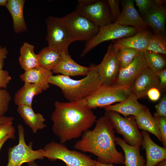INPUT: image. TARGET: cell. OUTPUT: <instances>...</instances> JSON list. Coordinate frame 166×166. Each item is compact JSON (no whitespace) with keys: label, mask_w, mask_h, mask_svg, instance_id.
Wrapping results in <instances>:
<instances>
[{"label":"cell","mask_w":166,"mask_h":166,"mask_svg":"<svg viewBox=\"0 0 166 166\" xmlns=\"http://www.w3.org/2000/svg\"><path fill=\"white\" fill-rule=\"evenodd\" d=\"M51 116L52 130L61 144L79 138L97 120L85 99L68 102L56 101Z\"/></svg>","instance_id":"1"},{"label":"cell","mask_w":166,"mask_h":166,"mask_svg":"<svg viewBox=\"0 0 166 166\" xmlns=\"http://www.w3.org/2000/svg\"><path fill=\"white\" fill-rule=\"evenodd\" d=\"M92 130L83 133L74 148L84 152H89L97 157V161L104 164H124V156L116 148V137L113 127L104 116L97 120Z\"/></svg>","instance_id":"2"},{"label":"cell","mask_w":166,"mask_h":166,"mask_svg":"<svg viewBox=\"0 0 166 166\" xmlns=\"http://www.w3.org/2000/svg\"><path fill=\"white\" fill-rule=\"evenodd\" d=\"M89 67L88 74L82 79L76 80L61 74L52 75L49 78V83L58 87L69 101L85 99L102 85L97 65L91 64Z\"/></svg>","instance_id":"3"},{"label":"cell","mask_w":166,"mask_h":166,"mask_svg":"<svg viewBox=\"0 0 166 166\" xmlns=\"http://www.w3.org/2000/svg\"><path fill=\"white\" fill-rule=\"evenodd\" d=\"M43 150L44 157L52 161L61 160L67 166H96V160L77 150L69 149L64 144L52 141Z\"/></svg>","instance_id":"4"},{"label":"cell","mask_w":166,"mask_h":166,"mask_svg":"<svg viewBox=\"0 0 166 166\" xmlns=\"http://www.w3.org/2000/svg\"><path fill=\"white\" fill-rule=\"evenodd\" d=\"M45 22L47 30L45 39L48 47L60 53H68L69 45L75 41L61 18L49 16Z\"/></svg>","instance_id":"5"},{"label":"cell","mask_w":166,"mask_h":166,"mask_svg":"<svg viewBox=\"0 0 166 166\" xmlns=\"http://www.w3.org/2000/svg\"><path fill=\"white\" fill-rule=\"evenodd\" d=\"M18 143L8 149V162L6 166H21L23 163H29L44 158L43 149H33V143L27 144L25 138V130L21 124L17 126Z\"/></svg>","instance_id":"6"},{"label":"cell","mask_w":166,"mask_h":166,"mask_svg":"<svg viewBox=\"0 0 166 166\" xmlns=\"http://www.w3.org/2000/svg\"><path fill=\"white\" fill-rule=\"evenodd\" d=\"M105 116L112 124L117 132L121 134L124 140L132 146H142L143 138L134 116L123 117L119 113L105 110Z\"/></svg>","instance_id":"7"},{"label":"cell","mask_w":166,"mask_h":166,"mask_svg":"<svg viewBox=\"0 0 166 166\" xmlns=\"http://www.w3.org/2000/svg\"><path fill=\"white\" fill-rule=\"evenodd\" d=\"M132 93L131 87H129L102 85L85 99L88 106L92 109L121 102L128 97Z\"/></svg>","instance_id":"8"},{"label":"cell","mask_w":166,"mask_h":166,"mask_svg":"<svg viewBox=\"0 0 166 166\" xmlns=\"http://www.w3.org/2000/svg\"><path fill=\"white\" fill-rule=\"evenodd\" d=\"M76 11L99 27L113 22L107 0H78Z\"/></svg>","instance_id":"9"},{"label":"cell","mask_w":166,"mask_h":166,"mask_svg":"<svg viewBox=\"0 0 166 166\" xmlns=\"http://www.w3.org/2000/svg\"><path fill=\"white\" fill-rule=\"evenodd\" d=\"M138 31L133 27L122 25L114 22L99 27L98 31L96 35L87 42L81 56H84L103 42L131 37Z\"/></svg>","instance_id":"10"},{"label":"cell","mask_w":166,"mask_h":166,"mask_svg":"<svg viewBox=\"0 0 166 166\" xmlns=\"http://www.w3.org/2000/svg\"><path fill=\"white\" fill-rule=\"evenodd\" d=\"M75 41L87 42L97 33L99 27L76 10L61 18Z\"/></svg>","instance_id":"11"},{"label":"cell","mask_w":166,"mask_h":166,"mask_svg":"<svg viewBox=\"0 0 166 166\" xmlns=\"http://www.w3.org/2000/svg\"><path fill=\"white\" fill-rule=\"evenodd\" d=\"M119 49L110 44L101 62L97 65V72L103 85H113L121 69L118 57Z\"/></svg>","instance_id":"12"},{"label":"cell","mask_w":166,"mask_h":166,"mask_svg":"<svg viewBox=\"0 0 166 166\" xmlns=\"http://www.w3.org/2000/svg\"><path fill=\"white\" fill-rule=\"evenodd\" d=\"M144 52H140L126 68L121 69L113 86L131 87L138 76L147 68Z\"/></svg>","instance_id":"13"},{"label":"cell","mask_w":166,"mask_h":166,"mask_svg":"<svg viewBox=\"0 0 166 166\" xmlns=\"http://www.w3.org/2000/svg\"><path fill=\"white\" fill-rule=\"evenodd\" d=\"M133 0H123L121 2L122 10L118 19L114 22L121 25L132 27L138 31L148 27L142 17L135 8Z\"/></svg>","instance_id":"14"},{"label":"cell","mask_w":166,"mask_h":166,"mask_svg":"<svg viewBox=\"0 0 166 166\" xmlns=\"http://www.w3.org/2000/svg\"><path fill=\"white\" fill-rule=\"evenodd\" d=\"M159 80L157 75L148 68L137 78L131 87L132 93L138 99L145 98L151 88L158 89Z\"/></svg>","instance_id":"15"},{"label":"cell","mask_w":166,"mask_h":166,"mask_svg":"<svg viewBox=\"0 0 166 166\" xmlns=\"http://www.w3.org/2000/svg\"><path fill=\"white\" fill-rule=\"evenodd\" d=\"M60 61L52 70V73H60L65 76H86L89 71V67L82 66L75 62L69 53H61Z\"/></svg>","instance_id":"16"},{"label":"cell","mask_w":166,"mask_h":166,"mask_svg":"<svg viewBox=\"0 0 166 166\" xmlns=\"http://www.w3.org/2000/svg\"><path fill=\"white\" fill-rule=\"evenodd\" d=\"M143 147L145 149L146 160L145 166H156L160 161L166 160V148L156 144L151 139L148 132L143 130Z\"/></svg>","instance_id":"17"},{"label":"cell","mask_w":166,"mask_h":166,"mask_svg":"<svg viewBox=\"0 0 166 166\" xmlns=\"http://www.w3.org/2000/svg\"><path fill=\"white\" fill-rule=\"evenodd\" d=\"M142 18L147 26L151 27L155 33L165 34L166 10L163 4L155 3Z\"/></svg>","instance_id":"18"},{"label":"cell","mask_w":166,"mask_h":166,"mask_svg":"<svg viewBox=\"0 0 166 166\" xmlns=\"http://www.w3.org/2000/svg\"><path fill=\"white\" fill-rule=\"evenodd\" d=\"M152 34L147 29L138 31L134 35L113 41L119 48H128L139 52L146 50Z\"/></svg>","instance_id":"19"},{"label":"cell","mask_w":166,"mask_h":166,"mask_svg":"<svg viewBox=\"0 0 166 166\" xmlns=\"http://www.w3.org/2000/svg\"><path fill=\"white\" fill-rule=\"evenodd\" d=\"M136 95L132 93L124 100L114 105L105 107V110L111 111L121 114L124 117L135 116L147 107L140 104Z\"/></svg>","instance_id":"20"},{"label":"cell","mask_w":166,"mask_h":166,"mask_svg":"<svg viewBox=\"0 0 166 166\" xmlns=\"http://www.w3.org/2000/svg\"><path fill=\"white\" fill-rule=\"evenodd\" d=\"M25 0H7L5 6L13 21V28L17 34L27 30L23 14Z\"/></svg>","instance_id":"21"},{"label":"cell","mask_w":166,"mask_h":166,"mask_svg":"<svg viewBox=\"0 0 166 166\" xmlns=\"http://www.w3.org/2000/svg\"><path fill=\"white\" fill-rule=\"evenodd\" d=\"M52 72L46 69L39 66L25 71L19 76L21 80L24 82L35 84L40 85L43 91L49 87V79L52 75Z\"/></svg>","instance_id":"22"},{"label":"cell","mask_w":166,"mask_h":166,"mask_svg":"<svg viewBox=\"0 0 166 166\" xmlns=\"http://www.w3.org/2000/svg\"><path fill=\"white\" fill-rule=\"evenodd\" d=\"M17 111L34 133H36L38 130L42 129L46 127L44 123L45 120L43 115L39 113H35L32 107L20 105L18 106Z\"/></svg>","instance_id":"23"},{"label":"cell","mask_w":166,"mask_h":166,"mask_svg":"<svg viewBox=\"0 0 166 166\" xmlns=\"http://www.w3.org/2000/svg\"><path fill=\"white\" fill-rule=\"evenodd\" d=\"M116 143L124 152L125 166H145L146 161L140 153V146L130 145L118 137L116 138Z\"/></svg>","instance_id":"24"},{"label":"cell","mask_w":166,"mask_h":166,"mask_svg":"<svg viewBox=\"0 0 166 166\" xmlns=\"http://www.w3.org/2000/svg\"><path fill=\"white\" fill-rule=\"evenodd\" d=\"M42 91V88L39 85L24 82L23 86L15 95L14 103L18 106L24 105L32 107L34 96L40 94Z\"/></svg>","instance_id":"25"},{"label":"cell","mask_w":166,"mask_h":166,"mask_svg":"<svg viewBox=\"0 0 166 166\" xmlns=\"http://www.w3.org/2000/svg\"><path fill=\"white\" fill-rule=\"evenodd\" d=\"M139 128L154 135L161 142L162 138L157 125L149 109L146 107L134 116Z\"/></svg>","instance_id":"26"},{"label":"cell","mask_w":166,"mask_h":166,"mask_svg":"<svg viewBox=\"0 0 166 166\" xmlns=\"http://www.w3.org/2000/svg\"><path fill=\"white\" fill-rule=\"evenodd\" d=\"M34 46L24 42L20 49L18 61L21 68L25 71L39 65L38 57L34 51Z\"/></svg>","instance_id":"27"},{"label":"cell","mask_w":166,"mask_h":166,"mask_svg":"<svg viewBox=\"0 0 166 166\" xmlns=\"http://www.w3.org/2000/svg\"><path fill=\"white\" fill-rule=\"evenodd\" d=\"M38 54L39 65L51 71L59 63L61 56L60 53L48 46L43 48Z\"/></svg>","instance_id":"28"},{"label":"cell","mask_w":166,"mask_h":166,"mask_svg":"<svg viewBox=\"0 0 166 166\" xmlns=\"http://www.w3.org/2000/svg\"><path fill=\"white\" fill-rule=\"evenodd\" d=\"M144 52L148 67L154 73L156 74L165 69L166 61L164 55L148 51Z\"/></svg>","instance_id":"29"},{"label":"cell","mask_w":166,"mask_h":166,"mask_svg":"<svg viewBox=\"0 0 166 166\" xmlns=\"http://www.w3.org/2000/svg\"><path fill=\"white\" fill-rule=\"evenodd\" d=\"M146 51L166 54V37L165 34H152Z\"/></svg>","instance_id":"30"},{"label":"cell","mask_w":166,"mask_h":166,"mask_svg":"<svg viewBox=\"0 0 166 166\" xmlns=\"http://www.w3.org/2000/svg\"><path fill=\"white\" fill-rule=\"evenodd\" d=\"M119 49L118 57L121 69L127 67L140 52L130 48L123 47Z\"/></svg>","instance_id":"31"},{"label":"cell","mask_w":166,"mask_h":166,"mask_svg":"<svg viewBox=\"0 0 166 166\" xmlns=\"http://www.w3.org/2000/svg\"><path fill=\"white\" fill-rule=\"evenodd\" d=\"M11 97L6 89H0V117L4 116L9 109Z\"/></svg>","instance_id":"32"},{"label":"cell","mask_w":166,"mask_h":166,"mask_svg":"<svg viewBox=\"0 0 166 166\" xmlns=\"http://www.w3.org/2000/svg\"><path fill=\"white\" fill-rule=\"evenodd\" d=\"M153 118L160 133L163 146L166 148V117L157 115L155 113Z\"/></svg>","instance_id":"33"},{"label":"cell","mask_w":166,"mask_h":166,"mask_svg":"<svg viewBox=\"0 0 166 166\" xmlns=\"http://www.w3.org/2000/svg\"><path fill=\"white\" fill-rule=\"evenodd\" d=\"M141 16H144L155 4L154 0H135Z\"/></svg>","instance_id":"34"},{"label":"cell","mask_w":166,"mask_h":166,"mask_svg":"<svg viewBox=\"0 0 166 166\" xmlns=\"http://www.w3.org/2000/svg\"><path fill=\"white\" fill-rule=\"evenodd\" d=\"M107 1L113 21L115 22L118 19L121 14V11L119 8L120 1L119 0Z\"/></svg>","instance_id":"35"},{"label":"cell","mask_w":166,"mask_h":166,"mask_svg":"<svg viewBox=\"0 0 166 166\" xmlns=\"http://www.w3.org/2000/svg\"><path fill=\"white\" fill-rule=\"evenodd\" d=\"M15 130L13 121H10L0 125V142L7 136L15 133Z\"/></svg>","instance_id":"36"},{"label":"cell","mask_w":166,"mask_h":166,"mask_svg":"<svg viewBox=\"0 0 166 166\" xmlns=\"http://www.w3.org/2000/svg\"><path fill=\"white\" fill-rule=\"evenodd\" d=\"M11 79L8 71L0 69V89H6Z\"/></svg>","instance_id":"37"},{"label":"cell","mask_w":166,"mask_h":166,"mask_svg":"<svg viewBox=\"0 0 166 166\" xmlns=\"http://www.w3.org/2000/svg\"><path fill=\"white\" fill-rule=\"evenodd\" d=\"M157 115L166 117V96L164 95L158 103L155 106Z\"/></svg>","instance_id":"38"},{"label":"cell","mask_w":166,"mask_h":166,"mask_svg":"<svg viewBox=\"0 0 166 166\" xmlns=\"http://www.w3.org/2000/svg\"><path fill=\"white\" fill-rule=\"evenodd\" d=\"M156 74L159 80L158 89L160 91H164L166 88V69L158 72Z\"/></svg>","instance_id":"39"},{"label":"cell","mask_w":166,"mask_h":166,"mask_svg":"<svg viewBox=\"0 0 166 166\" xmlns=\"http://www.w3.org/2000/svg\"><path fill=\"white\" fill-rule=\"evenodd\" d=\"M160 93L159 89L156 88L150 89L147 92V96L150 100L155 101L158 100L160 97Z\"/></svg>","instance_id":"40"},{"label":"cell","mask_w":166,"mask_h":166,"mask_svg":"<svg viewBox=\"0 0 166 166\" xmlns=\"http://www.w3.org/2000/svg\"><path fill=\"white\" fill-rule=\"evenodd\" d=\"M8 52L5 47L0 45V69H2L4 65V61L8 54Z\"/></svg>","instance_id":"41"},{"label":"cell","mask_w":166,"mask_h":166,"mask_svg":"<svg viewBox=\"0 0 166 166\" xmlns=\"http://www.w3.org/2000/svg\"><path fill=\"white\" fill-rule=\"evenodd\" d=\"M14 120V118L12 117H7L5 116L0 117V125L10 121H13Z\"/></svg>","instance_id":"42"},{"label":"cell","mask_w":166,"mask_h":166,"mask_svg":"<svg viewBox=\"0 0 166 166\" xmlns=\"http://www.w3.org/2000/svg\"><path fill=\"white\" fill-rule=\"evenodd\" d=\"M15 139V133L9 135L3 138L0 142V151L5 142L9 139Z\"/></svg>","instance_id":"43"},{"label":"cell","mask_w":166,"mask_h":166,"mask_svg":"<svg viewBox=\"0 0 166 166\" xmlns=\"http://www.w3.org/2000/svg\"><path fill=\"white\" fill-rule=\"evenodd\" d=\"M96 166H116L113 165L112 164H107L99 162L96 160Z\"/></svg>","instance_id":"44"},{"label":"cell","mask_w":166,"mask_h":166,"mask_svg":"<svg viewBox=\"0 0 166 166\" xmlns=\"http://www.w3.org/2000/svg\"><path fill=\"white\" fill-rule=\"evenodd\" d=\"M156 166H166V160H164L158 163Z\"/></svg>","instance_id":"45"},{"label":"cell","mask_w":166,"mask_h":166,"mask_svg":"<svg viewBox=\"0 0 166 166\" xmlns=\"http://www.w3.org/2000/svg\"><path fill=\"white\" fill-rule=\"evenodd\" d=\"M7 0H0V6H5L7 2Z\"/></svg>","instance_id":"46"},{"label":"cell","mask_w":166,"mask_h":166,"mask_svg":"<svg viewBox=\"0 0 166 166\" xmlns=\"http://www.w3.org/2000/svg\"><path fill=\"white\" fill-rule=\"evenodd\" d=\"M28 166H38V165L34 161H33L28 163Z\"/></svg>","instance_id":"47"}]
</instances>
